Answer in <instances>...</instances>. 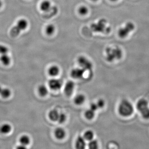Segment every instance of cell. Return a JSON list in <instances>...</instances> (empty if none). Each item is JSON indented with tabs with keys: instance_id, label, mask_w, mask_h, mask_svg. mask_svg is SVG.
Instances as JSON below:
<instances>
[{
	"instance_id": "cell-4",
	"label": "cell",
	"mask_w": 149,
	"mask_h": 149,
	"mask_svg": "<svg viewBox=\"0 0 149 149\" xmlns=\"http://www.w3.org/2000/svg\"><path fill=\"white\" fill-rule=\"evenodd\" d=\"M135 25L133 22H128L125 23V25L118 29V35L119 37L122 39L128 37L131 32L135 29Z\"/></svg>"
},
{
	"instance_id": "cell-21",
	"label": "cell",
	"mask_w": 149,
	"mask_h": 149,
	"mask_svg": "<svg viewBox=\"0 0 149 149\" xmlns=\"http://www.w3.org/2000/svg\"><path fill=\"white\" fill-rule=\"evenodd\" d=\"M94 136V133L93 131L89 130L85 132L84 135V138L85 140L90 141L93 140Z\"/></svg>"
},
{
	"instance_id": "cell-11",
	"label": "cell",
	"mask_w": 149,
	"mask_h": 149,
	"mask_svg": "<svg viewBox=\"0 0 149 149\" xmlns=\"http://www.w3.org/2000/svg\"><path fill=\"white\" fill-rule=\"evenodd\" d=\"M51 7V3L48 0L42 1L40 5V9L45 12H47L50 10Z\"/></svg>"
},
{
	"instance_id": "cell-28",
	"label": "cell",
	"mask_w": 149,
	"mask_h": 149,
	"mask_svg": "<svg viewBox=\"0 0 149 149\" xmlns=\"http://www.w3.org/2000/svg\"><path fill=\"white\" fill-rule=\"evenodd\" d=\"M66 116L63 113H60L59 114L58 121L59 123H64L66 120Z\"/></svg>"
},
{
	"instance_id": "cell-8",
	"label": "cell",
	"mask_w": 149,
	"mask_h": 149,
	"mask_svg": "<svg viewBox=\"0 0 149 149\" xmlns=\"http://www.w3.org/2000/svg\"><path fill=\"white\" fill-rule=\"evenodd\" d=\"M85 72V70L82 68H76L72 69L71 72L72 77L75 79H79L83 77Z\"/></svg>"
},
{
	"instance_id": "cell-30",
	"label": "cell",
	"mask_w": 149,
	"mask_h": 149,
	"mask_svg": "<svg viewBox=\"0 0 149 149\" xmlns=\"http://www.w3.org/2000/svg\"><path fill=\"white\" fill-rule=\"evenodd\" d=\"M98 107L97 105V103H92L91 105V109L93 110L94 111H96L98 109Z\"/></svg>"
},
{
	"instance_id": "cell-23",
	"label": "cell",
	"mask_w": 149,
	"mask_h": 149,
	"mask_svg": "<svg viewBox=\"0 0 149 149\" xmlns=\"http://www.w3.org/2000/svg\"><path fill=\"white\" fill-rule=\"evenodd\" d=\"M95 112L91 109H90L86 111L85 113V117L87 119H89V120L93 119L94 116H95Z\"/></svg>"
},
{
	"instance_id": "cell-13",
	"label": "cell",
	"mask_w": 149,
	"mask_h": 149,
	"mask_svg": "<svg viewBox=\"0 0 149 149\" xmlns=\"http://www.w3.org/2000/svg\"><path fill=\"white\" fill-rule=\"evenodd\" d=\"M0 61L3 64L7 65L10 63L11 59L10 57L8 55V54H4L1 55L0 56Z\"/></svg>"
},
{
	"instance_id": "cell-10",
	"label": "cell",
	"mask_w": 149,
	"mask_h": 149,
	"mask_svg": "<svg viewBox=\"0 0 149 149\" xmlns=\"http://www.w3.org/2000/svg\"><path fill=\"white\" fill-rule=\"evenodd\" d=\"M86 142L85 139L82 136H79L76 139L75 142V147L77 149H83L86 147Z\"/></svg>"
},
{
	"instance_id": "cell-7",
	"label": "cell",
	"mask_w": 149,
	"mask_h": 149,
	"mask_svg": "<svg viewBox=\"0 0 149 149\" xmlns=\"http://www.w3.org/2000/svg\"><path fill=\"white\" fill-rule=\"evenodd\" d=\"M148 107H149L148 102L145 99H140L136 104V109L139 112Z\"/></svg>"
},
{
	"instance_id": "cell-15",
	"label": "cell",
	"mask_w": 149,
	"mask_h": 149,
	"mask_svg": "<svg viewBox=\"0 0 149 149\" xmlns=\"http://www.w3.org/2000/svg\"><path fill=\"white\" fill-rule=\"evenodd\" d=\"M85 97L82 94H79L76 96L74 99V103L77 105H81L83 104L85 101Z\"/></svg>"
},
{
	"instance_id": "cell-24",
	"label": "cell",
	"mask_w": 149,
	"mask_h": 149,
	"mask_svg": "<svg viewBox=\"0 0 149 149\" xmlns=\"http://www.w3.org/2000/svg\"><path fill=\"white\" fill-rule=\"evenodd\" d=\"M88 9L86 6H80L78 8V11L80 15H85L88 14Z\"/></svg>"
},
{
	"instance_id": "cell-3",
	"label": "cell",
	"mask_w": 149,
	"mask_h": 149,
	"mask_svg": "<svg viewBox=\"0 0 149 149\" xmlns=\"http://www.w3.org/2000/svg\"><path fill=\"white\" fill-rule=\"evenodd\" d=\"M28 22L25 19H21L19 20L16 25L14 26L10 31V35L12 37L18 36L20 32L25 30L28 26Z\"/></svg>"
},
{
	"instance_id": "cell-31",
	"label": "cell",
	"mask_w": 149,
	"mask_h": 149,
	"mask_svg": "<svg viewBox=\"0 0 149 149\" xmlns=\"http://www.w3.org/2000/svg\"><path fill=\"white\" fill-rule=\"evenodd\" d=\"M17 148L18 149H25L26 148V146H23V145H21L20 146H19L18 147H17Z\"/></svg>"
},
{
	"instance_id": "cell-5",
	"label": "cell",
	"mask_w": 149,
	"mask_h": 149,
	"mask_svg": "<svg viewBox=\"0 0 149 149\" xmlns=\"http://www.w3.org/2000/svg\"><path fill=\"white\" fill-rule=\"evenodd\" d=\"M78 64L81 68L86 70H90L92 69L93 64L88 58L84 56L79 57L77 59Z\"/></svg>"
},
{
	"instance_id": "cell-25",
	"label": "cell",
	"mask_w": 149,
	"mask_h": 149,
	"mask_svg": "<svg viewBox=\"0 0 149 149\" xmlns=\"http://www.w3.org/2000/svg\"><path fill=\"white\" fill-rule=\"evenodd\" d=\"M141 116L144 119H149V107L140 112Z\"/></svg>"
},
{
	"instance_id": "cell-22",
	"label": "cell",
	"mask_w": 149,
	"mask_h": 149,
	"mask_svg": "<svg viewBox=\"0 0 149 149\" xmlns=\"http://www.w3.org/2000/svg\"><path fill=\"white\" fill-rule=\"evenodd\" d=\"M0 94L3 97L7 98L10 96L11 91L9 89H8V88H3L2 89V91Z\"/></svg>"
},
{
	"instance_id": "cell-1",
	"label": "cell",
	"mask_w": 149,
	"mask_h": 149,
	"mask_svg": "<svg viewBox=\"0 0 149 149\" xmlns=\"http://www.w3.org/2000/svg\"><path fill=\"white\" fill-rule=\"evenodd\" d=\"M118 113L123 117H128L133 115L134 107L131 102L127 100H122L118 108Z\"/></svg>"
},
{
	"instance_id": "cell-35",
	"label": "cell",
	"mask_w": 149,
	"mask_h": 149,
	"mask_svg": "<svg viewBox=\"0 0 149 149\" xmlns=\"http://www.w3.org/2000/svg\"><path fill=\"white\" fill-rule=\"evenodd\" d=\"M91 1H93L95 2L97 1L98 0H91Z\"/></svg>"
},
{
	"instance_id": "cell-9",
	"label": "cell",
	"mask_w": 149,
	"mask_h": 149,
	"mask_svg": "<svg viewBox=\"0 0 149 149\" xmlns=\"http://www.w3.org/2000/svg\"><path fill=\"white\" fill-rule=\"evenodd\" d=\"M74 88V82L69 81L65 84L64 87V92L67 96H70L73 93Z\"/></svg>"
},
{
	"instance_id": "cell-2",
	"label": "cell",
	"mask_w": 149,
	"mask_h": 149,
	"mask_svg": "<svg viewBox=\"0 0 149 149\" xmlns=\"http://www.w3.org/2000/svg\"><path fill=\"white\" fill-rule=\"evenodd\" d=\"M106 59L109 62H112L116 60H119L122 56V51L118 47H108L106 50Z\"/></svg>"
},
{
	"instance_id": "cell-18",
	"label": "cell",
	"mask_w": 149,
	"mask_h": 149,
	"mask_svg": "<svg viewBox=\"0 0 149 149\" xmlns=\"http://www.w3.org/2000/svg\"><path fill=\"white\" fill-rule=\"evenodd\" d=\"M55 31V27L53 24H49L46 27V33L48 35H52L54 33Z\"/></svg>"
},
{
	"instance_id": "cell-12",
	"label": "cell",
	"mask_w": 149,
	"mask_h": 149,
	"mask_svg": "<svg viewBox=\"0 0 149 149\" xmlns=\"http://www.w3.org/2000/svg\"><path fill=\"white\" fill-rule=\"evenodd\" d=\"M55 136L58 139H62L65 136V132L63 128H58L56 129L55 131Z\"/></svg>"
},
{
	"instance_id": "cell-14",
	"label": "cell",
	"mask_w": 149,
	"mask_h": 149,
	"mask_svg": "<svg viewBox=\"0 0 149 149\" xmlns=\"http://www.w3.org/2000/svg\"><path fill=\"white\" fill-rule=\"evenodd\" d=\"M59 72V69L58 67L56 65L52 66L49 68L48 73L49 74L52 76H55L58 75Z\"/></svg>"
},
{
	"instance_id": "cell-27",
	"label": "cell",
	"mask_w": 149,
	"mask_h": 149,
	"mask_svg": "<svg viewBox=\"0 0 149 149\" xmlns=\"http://www.w3.org/2000/svg\"><path fill=\"white\" fill-rule=\"evenodd\" d=\"M8 49L7 47L3 45H0V55L8 53Z\"/></svg>"
},
{
	"instance_id": "cell-34",
	"label": "cell",
	"mask_w": 149,
	"mask_h": 149,
	"mask_svg": "<svg viewBox=\"0 0 149 149\" xmlns=\"http://www.w3.org/2000/svg\"><path fill=\"white\" fill-rule=\"evenodd\" d=\"M110 1H111L112 2H115L116 1H117L118 0H110Z\"/></svg>"
},
{
	"instance_id": "cell-33",
	"label": "cell",
	"mask_w": 149,
	"mask_h": 149,
	"mask_svg": "<svg viewBox=\"0 0 149 149\" xmlns=\"http://www.w3.org/2000/svg\"><path fill=\"white\" fill-rule=\"evenodd\" d=\"M3 88H2V87H1V86H0V93H1V92L2 91Z\"/></svg>"
},
{
	"instance_id": "cell-19",
	"label": "cell",
	"mask_w": 149,
	"mask_h": 149,
	"mask_svg": "<svg viewBox=\"0 0 149 149\" xmlns=\"http://www.w3.org/2000/svg\"><path fill=\"white\" fill-rule=\"evenodd\" d=\"M38 92L41 96L44 97L48 94V89L45 85H41L38 88Z\"/></svg>"
},
{
	"instance_id": "cell-32",
	"label": "cell",
	"mask_w": 149,
	"mask_h": 149,
	"mask_svg": "<svg viewBox=\"0 0 149 149\" xmlns=\"http://www.w3.org/2000/svg\"><path fill=\"white\" fill-rule=\"evenodd\" d=\"M3 5V2L2 0H0V8Z\"/></svg>"
},
{
	"instance_id": "cell-20",
	"label": "cell",
	"mask_w": 149,
	"mask_h": 149,
	"mask_svg": "<svg viewBox=\"0 0 149 149\" xmlns=\"http://www.w3.org/2000/svg\"><path fill=\"white\" fill-rule=\"evenodd\" d=\"M19 141L22 145L26 146L30 143V139L28 136H23L20 138Z\"/></svg>"
},
{
	"instance_id": "cell-16",
	"label": "cell",
	"mask_w": 149,
	"mask_h": 149,
	"mask_svg": "<svg viewBox=\"0 0 149 149\" xmlns=\"http://www.w3.org/2000/svg\"><path fill=\"white\" fill-rule=\"evenodd\" d=\"M11 130V126L8 124H3L0 127V132L3 134H7Z\"/></svg>"
},
{
	"instance_id": "cell-26",
	"label": "cell",
	"mask_w": 149,
	"mask_h": 149,
	"mask_svg": "<svg viewBox=\"0 0 149 149\" xmlns=\"http://www.w3.org/2000/svg\"><path fill=\"white\" fill-rule=\"evenodd\" d=\"M89 148L91 149H97L98 147L97 142L96 140H92L90 141V143L88 144Z\"/></svg>"
},
{
	"instance_id": "cell-29",
	"label": "cell",
	"mask_w": 149,
	"mask_h": 149,
	"mask_svg": "<svg viewBox=\"0 0 149 149\" xmlns=\"http://www.w3.org/2000/svg\"><path fill=\"white\" fill-rule=\"evenodd\" d=\"M97 105L99 108H102L105 105V102L102 99H100L97 103Z\"/></svg>"
},
{
	"instance_id": "cell-6",
	"label": "cell",
	"mask_w": 149,
	"mask_h": 149,
	"mask_svg": "<svg viewBox=\"0 0 149 149\" xmlns=\"http://www.w3.org/2000/svg\"><path fill=\"white\" fill-rule=\"evenodd\" d=\"M49 85L50 88L54 91H58L61 88L63 82L59 79H53L49 82Z\"/></svg>"
},
{
	"instance_id": "cell-17",
	"label": "cell",
	"mask_w": 149,
	"mask_h": 149,
	"mask_svg": "<svg viewBox=\"0 0 149 149\" xmlns=\"http://www.w3.org/2000/svg\"><path fill=\"white\" fill-rule=\"evenodd\" d=\"M59 114L58 112L56 110L51 111L49 113V117L52 121H56L58 119Z\"/></svg>"
}]
</instances>
